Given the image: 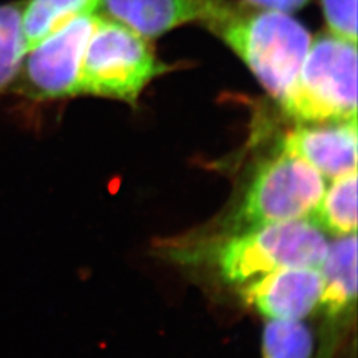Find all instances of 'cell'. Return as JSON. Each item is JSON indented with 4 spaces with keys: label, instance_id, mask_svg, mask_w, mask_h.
<instances>
[{
    "label": "cell",
    "instance_id": "obj_14",
    "mask_svg": "<svg viewBox=\"0 0 358 358\" xmlns=\"http://www.w3.org/2000/svg\"><path fill=\"white\" fill-rule=\"evenodd\" d=\"M313 337L300 321L271 320L263 333V358H312Z\"/></svg>",
    "mask_w": 358,
    "mask_h": 358
},
{
    "label": "cell",
    "instance_id": "obj_3",
    "mask_svg": "<svg viewBox=\"0 0 358 358\" xmlns=\"http://www.w3.org/2000/svg\"><path fill=\"white\" fill-rule=\"evenodd\" d=\"M324 192L320 173L299 155L282 150L257 167L242 202L229 217L231 235L310 217Z\"/></svg>",
    "mask_w": 358,
    "mask_h": 358
},
{
    "label": "cell",
    "instance_id": "obj_11",
    "mask_svg": "<svg viewBox=\"0 0 358 358\" xmlns=\"http://www.w3.org/2000/svg\"><path fill=\"white\" fill-rule=\"evenodd\" d=\"M99 0H27L22 3V32L27 52L77 16L93 13Z\"/></svg>",
    "mask_w": 358,
    "mask_h": 358
},
{
    "label": "cell",
    "instance_id": "obj_9",
    "mask_svg": "<svg viewBox=\"0 0 358 358\" xmlns=\"http://www.w3.org/2000/svg\"><path fill=\"white\" fill-rule=\"evenodd\" d=\"M214 0H99L113 20L142 38H157L194 20H205Z\"/></svg>",
    "mask_w": 358,
    "mask_h": 358
},
{
    "label": "cell",
    "instance_id": "obj_4",
    "mask_svg": "<svg viewBox=\"0 0 358 358\" xmlns=\"http://www.w3.org/2000/svg\"><path fill=\"white\" fill-rule=\"evenodd\" d=\"M328 248L312 219H294L232 235L219 247L217 263L227 282L243 284L276 269L320 268Z\"/></svg>",
    "mask_w": 358,
    "mask_h": 358
},
{
    "label": "cell",
    "instance_id": "obj_12",
    "mask_svg": "<svg viewBox=\"0 0 358 358\" xmlns=\"http://www.w3.org/2000/svg\"><path fill=\"white\" fill-rule=\"evenodd\" d=\"M313 222L337 236L357 231V171L333 179L312 214Z\"/></svg>",
    "mask_w": 358,
    "mask_h": 358
},
{
    "label": "cell",
    "instance_id": "obj_16",
    "mask_svg": "<svg viewBox=\"0 0 358 358\" xmlns=\"http://www.w3.org/2000/svg\"><path fill=\"white\" fill-rule=\"evenodd\" d=\"M247 1L267 10L294 13L296 10H300L308 0H247Z\"/></svg>",
    "mask_w": 358,
    "mask_h": 358
},
{
    "label": "cell",
    "instance_id": "obj_15",
    "mask_svg": "<svg viewBox=\"0 0 358 358\" xmlns=\"http://www.w3.org/2000/svg\"><path fill=\"white\" fill-rule=\"evenodd\" d=\"M327 23L332 35L357 43V0H322Z\"/></svg>",
    "mask_w": 358,
    "mask_h": 358
},
{
    "label": "cell",
    "instance_id": "obj_10",
    "mask_svg": "<svg viewBox=\"0 0 358 358\" xmlns=\"http://www.w3.org/2000/svg\"><path fill=\"white\" fill-rule=\"evenodd\" d=\"M324 288L320 303L325 315L336 320L349 308L355 307L357 297V236H340L329 245L320 266Z\"/></svg>",
    "mask_w": 358,
    "mask_h": 358
},
{
    "label": "cell",
    "instance_id": "obj_13",
    "mask_svg": "<svg viewBox=\"0 0 358 358\" xmlns=\"http://www.w3.org/2000/svg\"><path fill=\"white\" fill-rule=\"evenodd\" d=\"M26 53L22 32V3L0 4V92L20 73Z\"/></svg>",
    "mask_w": 358,
    "mask_h": 358
},
{
    "label": "cell",
    "instance_id": "obj_8",
    "mask_svg": "<svg viewBox=\"0 0 358 358\" xmlns=\"http://www.w3.org/2000/svg\"><path fill=\"white\" fill-rule=\"evenodd\" d=\"M282 150L299 155L325 178L357 171V118L300 125L284 137Z\"/></svg>",
    "mask_w": 358,
    "mask_h": 358
},
{
    "label": "cell",
    "instance_id": "obj_1",
    "mask_svg": "<svg viewBox=\"0 0 358 358\" xmlns=\"http://www.w3.org/2000/svg\"><path fill=\"white\" fill-rule=\"evenodd\" d=\"M207 27L239 55L257 80L280 103L292 90L310 45V35L287 13H244L215 0Z\"/></svg>",
    "mask_w": 358,
    "mask_h": 358
},
{
    "label": "cell",
    "instance_id": "obj_6",
    "mask_svg": "<svg viewBox=\"0 0 358 358\" xmlns=\"http://www.w3.org/2000/svg\"><path fill=\"white\" fill-rule=\"evenodd\" d=\"M99 20L94 13L77 16L27 52L20 72L31 96L55 100L78 94L84 55Z\"/></svg>",
    "mask_w": 358,
    "mask_h": 358
},
{
    "label": "cell",
    "instance_id": "obj_5",
    "mask_svg": "<svg viewBox=\"0 0 358 358\" xmlns=\"http://www.w3.org/2000/svg\"><path fill=\"white\" fill-rule=\"evenodd\" d=\"M165 71L145 38L115 20L100 17L84 55L78 94L134 103Z\"/></svg>",
    "mask_w": 358,
    "mask_h": 358
},
{
    "label": "cell",
    "instance_id": "obj_2",
    "mask_svg": "<svg viewBox=\"0 0 358 358\" xmlns=\"http://www.w3.org/2000/svg\"><path fill=\"white\" fill-rule=\"evenodd\" d=\"M282 103L285 113L301 124L357 118L356 44L334 35L310 41L299 76Z\"/></svg>",
    "mask_w": 358,
    "mask_h": 358
},
{
    "label": "cell",
    "instance_id": "obj_7",
    "mask_svg": "<svg viewBox=\"0 0 358 358\" xmlns=\"http://www.w3.org/2000/svg\"><path fill=\"white\" fill-rule=\"evenodd\" d=\"M324 288L320 268L288 267L248 282L244 300L271 320L300 321L317 307Z\"/></svg>",
    "mask_w": 358,
    "mask_h": 358
}]
</instances>
